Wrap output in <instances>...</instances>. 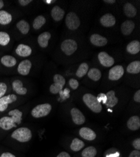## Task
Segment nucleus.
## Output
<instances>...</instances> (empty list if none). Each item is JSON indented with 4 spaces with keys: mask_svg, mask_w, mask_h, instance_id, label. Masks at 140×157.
Returning <instances> with one entry per match:
<instances>
[{
    "mask_svg": "<svg viewBox=\"0 0 140 157\" xmlns=\"http://www.w3.org/2000/svg\"><path fill=\"white\" fill-rule=\"evenodd\" d=\"M11 138L21 143H26L32 138V131L26 127L16 129L11 134Z\"/></svg>",
    "mask_w": 140,
    "mask_h": 157,
    "instance_id": "1",
    "label": "nucleus"
},
{
    "mask_svg": "<svg viewBox=\"0 0 140 157\" xmlns=\"http://www.w3.org/2000/svg\"><path fill=\"white\" fill-rule=\"evenodd\" d=\"M82 99L85 105L92 111L96 113L101 112L103 107H102L101 104L98 102L96 96L91 94L87 93L84 95Z\"/></svg>",
    "mask_w": 140,
    "mask_h": 157,
    "instance_id": "2",
    "label": "nucleus"
},
{
    "mask_svg": "<svg viewBox=\"0 0 140 157\" xmlns=\"http://www.w3.org/2000/svg\"><path fill=\"white\" fill-rule=\"evenodd\" d=\"M51 110H52V106L49 103L41 104L32 109L31 114L35 118H40L48 115Z\"/></svg>",
    "mask_w": 140,
    "mask_h": 157,
    "instance_id": "3",
    "label": "nucleus"
},
{
    "mask_svg": "<svg viewBox=\"0 0 140 157\" xmlns=\"http://www.w3.org/2000/svg\"><path fill=\"white\" fill-rule=\"evenodd\" d=\"M66 25L70 30L78 29L81 25V21L79 17L74 12H69L66 18Z\"/></svg>",
    "mask_w": 140,
    "mask_h": 157,
    "instance_id": "4",
    "label": "nucleus"
},
{
    "mask_svg": "<svg viewBox=\"0 0 140 157\" xmlns=\"http://www.w3.org/2000/svg\"><path fill=\"white\" fill-rule=\"evenodd\" d=\"M78 49V44L73 39H66L61 44V50L67 56H71Z\"/></svg>",
    "mask_w": 140,
    "mask_h": 157,
    "instance_id": "5",
    "label": "nucleus"
},
{
    "mask_svg": "<svg viewBox=\"0 0 140 157\" xmlns=\"http://www.w3.org/2000/svg\"><path fill=\"white\" fill-rule=\"evenodd\" d=\"M124 70L122 65H118L112 67L109 72V79L111 81H118L123 76Z\"/></svg>",
    "mask_w": 140,
    "mask_h": 157,
    "instance_id": "6",
    "label": "nucleus"
},
{
    "mask_svg": "<svg viewBox=\"0 0 140 157\" xmlns=\"http://www.w3.org/2000/svg\"><path fill=\"white\" fill-rule=\"evenodd\" d=\"M98 59L100 64L105 67H110L114 65V59L107 52H101L98 54Z\"/></svg>",
    "mask_w": 140,
    "mask_h": 157,
    "instance_id": "7",
    "label": "nucleus"
},
{
    "mask_svg": "<svg viewBox=\"0 0 140 157\" xmlns=\"http://www.w3.org/2000/svg\"><path fill=\"white\" fill-rule=\"evenodd\" d=\"M17 100V96L15 94H9L0 98V112L6 111L9 104L15 102Z\"/></svg>",
    "mask_w": 140,
    "mask_h": 157,
    "instance_id": "8",
    "label": "nucleus"
},
{
    "mask_svg": "<svg viewBox=\"0 0 140 157\" xmlns=\"http://www.w3.org/2000/svg\"><path fill=\"white\" fill-rule=\"evenodd\" d=\"M73 122L78 125L83 124L85 121V117L83 113L78 108H73L70 111Z\"/></svg>",
    "mask_w": 140,
    "mask_h": 157,
    "instance_id": "9",
    "label": "nucleus"
},
{
    "mask_svg": "<svg viewBox=\"0 0 140 157\" xmlns=\"http://www.w3.org/2000/svg\"><path fill=\"white\" fill-rule=\"evenodd\" d=\"M32 66V62L28 59H25L20 62L17 71L18 72L23 76L28 75L30 74Z\"/></svg>",
    "mask_w": 140,
    "mask_h": 157,
    "instance_id": "10",
    "label": "nucleus"
},
{
    "mask_svg": "<svg viewBox=\"0 0 140 157\" xmlns=\"http://www.w3.org/2000/svg\"><path fill=\"white\" fill-rule=\"evenodd\" d=\"M14 120L11 116H4L0 118V128L5 131H8L17 127Z\"/></svg>",
    "mask_w": 140,
    "mask_h": 157,
    "instance_id": "11",
    "label": "nucleus"
},
{
    "mask_svg": "<svg viewBox=\"0 0 140 157\" xmlns=\"http://www.w3.org/2000/svg\"><path fill=\"white\" fill-rule=\"evenodd\" d=\"M91 44L96 47H104L108 44V39L99 34H93L90 37Z\"/></svg>",
    "mask_w": 140,
    "mask_h": 157,
    "instance_id": "12",
    "label": "nucleus"
},
{
    "mask_svg": "<svg viewBox=\"0 0 140 157\" xmlns=\"http://www.w3.org/2000/svg\"><path fill=\"white\" fill-rule=\"evenodd\" d=\"M15 52L20 57H27L31 56L32 53V49L30 46L27 45L21 44L17 46L15 50Z\"/></svg>",
    "mask_w": 140,
    "mask_h": 157,
    "instance_id": "13",
    "label": "nucleus"
},
{
    "mask_svg": "<svg viewBox=\"0 0 140 157\" xmlns=\"http://www.w3.org/2000/svg\"><path fill=\"white\" fill-rule=\"evenodd\" d=\"M79 135L82 138L88 141H93L96 138V134L94 131L91 128L86 127L81 128L79 130Z\"/></svg>",
    "mask_w": 140,
    "mask_h": 157,
    "instance_id": "14",
    "label": "nucleus"
},
{
    "mask_svg": "<svg viewBox=\"0 0 140 157\" xmlns=\"http://www.w3.org/2000/svg\"><path fill=\"white\" fill-rule=\"evenodd\" d=\"M116 18L112 14L106 13L100 19V24L104 27H111L116 23Z\"/></svg>",
    "mask_w": 140,
    "mask_h": 157,
    "instance_id": "15",
    "label": "nucleus"
},
{
    "mask_svg": "<svg viewBox=\"0 0 140 157\" xmlns=\"http://www.w3.org/2000/svg\"><path fill=\"white\" fill-rule=\"evenodd\" d=\"M135 28V24L131 20H126L124 21L121 26V33L126 36L130 35Z\"/></svg>",
    "mask_w": 140,
    "mask_h": 157,
    "instance_id": "16",
    "label": "nucleus"
},
{
    "mask_svg": "<svg viewBox=\"0 0 140 157\" xmlns=\"http://www.w3.org/2000/svg\"><path fill=\"white\" fill-rule=\"evenodd\" d=\"M12 88L18 95L23 96L27 93V89L23 86V82L19 79H16L12 82Z\"/></svg>",
    "mask_w": 140,
    "mask_h": 157,
    "instance_id": "17",
    "label": "nucleus"
},
{
    "mask_svg": "<svg viewBox=\"0 0 140 157\" xmlns=\"http://www.w3.org/2000/svg\"><path fill=\"white\" fill-rule=\"evenodd\" d=\"M65 11L59 6H54L51 10V16L55 21H61L64 17Z\"/></svg>",
    "mask_w": 140,
    "mask_h": 157,
    "instance_id": "18",
    "label": "nucleus"
},
{
    "mask_svg": "<svg viewBox=\"0 0 140 157\" xmlns=\"http://www.w3.org/2000/svg\"><path fill=\"white\" fill-rule=\"evenodd\" d=\"M107 98V101L106 105L108 108H113L115 106L118 102V98L115 96V92L114 90H110L106 94Z\"/></svg>",
    "mask_w": 140,
    "mask_h": 157,
    "instance_id": "19",
    "label": "nucleus"
},
{
    "mask_svg": "<svg viewBox=\"0 0 140 157\" xmlns=\"http://www.w3.org/2000/svg\"><path fill=\"white\" fill-rule=\"evenodd\" d=\"M0 62L6 67H13L17 63V60L13 56L6 55L1 58Z\"/></svg>",
    "mask_w": 140,
    "mask_h": 157,
    "instance_id": "20",
    "label": "nucleus"
},
{
    "mask_svg": "<svg viewBox=\"0 0 140 157\" xmlns=\"http://www.w3.org/2000/svg\"><path fill=\"white\" fill-rule=\"evenodd\" d=\"M51 38V34L48 32H45L38 36L37 42L40 47L42 48H46L48 45V41Z\"/></svg>",
    "mask_w": 140,
    "mask_h": 157,
    "instance_id": "21",
    "label": "nucleus"
},
{
    "mask_svg": "<svg viewBox=\"0 0 140 157\" xmlns=\"http://www.w3.org/2000/svg\"><path fill=\"white\" fill-rule=\"evenodd\" d=\"M127 126L131 131H136L140 128V118L138 116H131L127 122Z\"/></svg>",
    "mask_w": 140,
    "mask_h": 157,
    "instance_id": "22",
    "label": "nucleus"
},
{
    "mask_svg": "<svg viewBox=\"0 0 140 157\" xmlns=\"http://www.w3.org/2000/svg\"><path fill=\"white\" fill-rule=\"evenodd\" d=\"M123 10L125 15L129 18L134 17L137 13V10L136 7L130 3H126L124 5Z\"/></svg>",
    "mask_w": 140,
    "mask_h": 157,
    "instance_id": "23",
    "label": "nucleus"
},
{
    "mask_svg": "<svg viewBox=\"0 0 140 157\" xmlns=\"http://www.w3.org/2000/svg\"><path fill=\"white\" fill-rule=\"evenodd\" d=\"M126 50L133 55L138 54L140 50V42L138 40L131 41L127 45Z\"/></svg>",
    "mask_w": 140,
    "mask_h": 157,
    "instance_id": "24",
    "label": "nucleus"
},
{
    "mask_svg": "<svg viewBox=\"0 0 140 157\" xmlns=\"http://www.w3.org/2000/svg\"><path fill=\"white\" fill-rule=\"evenodd\" d=\"M17 28L23 35L28 34L30 29L29 23L25 20H21L17 23Z\"/></svg>",
    "mask_w": 140,
    "mask_h": 157,
    "instance_id": "25",
    "label": "nucleus"
},
{
    "mask_svg": "<svg viewBox=\"0 0 140 157\" xmlns=\"http://www.w3.org/2000/svg\"><path fill=\"white\" fill-rule=\"evenodd\" d=\"M12 21V15L9 12L5 10H0V24L7 25Z\"/></svg>",
    "mask_w": 140,
    "mask_h": 157,
    "instance_id": "26",
    "label": "nucleus"
},
{
    "mask_svg": "<svg viewBox=\"0 0 140 157\" xmlns=\"http://www.w3.org/2000/svg\"><path fill=\"white\" fill-rule=\"evenodd\" d=\"M127 72L129 74H136L140 72V62L136 60L131 62L127 67Z\"/></svg>",
    "mask_w": 140,
    "mask_h": 157,
    "instance_id": "27",
    "label": "nucleus"
},
{
    "mask_svg": "<svg viewBox=\"0 0 140 157\" xmlns=\"http://www.w3.org/2000/svg\"><path fill=\"white\" fill-rule=\"evenodd\" d=\"M8 115L9 116H11L12 118L14 120L17 125H18L21 123L23 113L20 110L17 109H13L8 113Z\"/></svg>",
    "mask_w": 140,
    "mask_h": 157,
    "instance_id": "28",
    "label": "nucleus"
},
{
    "mask_svg": "<svg viewBox=\"0 0 140 157\" xmlns=\"http://www.w3.org/2000/svg\"><path fill=\"white\" fill-rule=\"evenodd\" d=\"M87 75L89 78L94 81H98L100 79L102 73L97 68H92L87 72Z\"/></svg>",
    "mask_w": 140,
    "mask_h": 157,
    "instance_id": "29",
    "label": "nucleus"
},
{
    "mask_svg": "<svg viewBox=\"0 0 140 157\" xmlns=\"http://www.w3.org/2000/svg\"><path fill=\"white\" fill-rule=\"evenodd\" d=\"M46 23V18L43 15L36 17L33 22V27L35 30H39Z\"/></svg>",
    "mask_w": 140,
    "mask_h": 157,
    "instance_id": "30",
    "label": "nucleus"
},
{
    "mask_svg": "<svg viewBox=\"0 0 140 157\" xmlns=\"http://www.w3.org/2000/svg\"><path fill=\"white\" fill-rule=\"evenodd\" d=\"M84 143L82 140L76 138L72 140L70 145V148L74 151H79L84 147Z\"/></svg>",
    "mask_w": 140,
    "mask_h": 157,
    "instance_id": "31",
    "label": "nucleus"
},
{
    "mask_svg": "<svg viewBox=\"0 0 140 157\" xmlns=\"http://www.w3.org/2000/svg\"><path fill=\"white\" fill-rule=\"evenodd\" d=\"M89 71V65L87 63L84 62L80 65L78 69L76 71V76L79 78L83 77L86 75Z\"/></svg>",
    "mask_w": 140,
    "mask_h": 157,
    "instance_id": "32",
    "label": "nucleus"
},
{
    "mask_svg": "<svg viewBox=\"0 0 140 157\" xmlns=\"http://www.w3.org/2000/svg\"><path fill=\"white\" fill-rule=\"evenodd\" d=\"M97 155V150L94 147H89L85 148L82 152V157H95Z\"/></svg>",
    "mask_w": 140,
    "mask_h": 157,
    "instance_id": "33",
    "label": "nucleus"
},
{
    "mask_svg": "<svg viewBox=\"0 0 140 157\" xmlns=\"http://www.w3.org/2000/svg\"><path fill=\"white\" fill-rule=\"evenodd\" d=\"M10 42V36L5 32H0V45L5 47Z\"/></svg>",
    "mask_w": 140,
    "mask_h": 157,
    "instance_id": "34",
    "label": "nucleus"
},
{
    "mask_svg": "<svg viewBox=\"0 0 140 157\" xmlns=\"http://www.w3.org/2000/svg\"><path fill=\"white\" fill-rule=\"evenodd\" d=\"M63 86H61L60 84L54 82L50 87V92L52 94H56L60 92Z\"/></svg>",
    "mask_w": 140,
    "mask_h": 157,
    "instance_id": "35",
    "label": "nucleus"
},
{
    "mask_svg": "<svg viewBox=\"0 0 140 157\" xmlns=\"http://www.w3.org/2000/svg\"><path fill=\"white\" fill-rule=\"evenodd\" d=\"M54 82L55 83H57V84H60L63 87L64 86V85L66 84V82L65 78L63 77L62 75H60V74L54 75Z\"/></svg>",
    "mask_w": 140,
    "mask_h": 157,
    "instance_id": "36",
    "label": "nucleus"
},
{
    "mask_svg": "<svg viewBox=\"0 0 140 157\" xmlns=\"http://www.w3.org/2000/svg\"><path fill=\"white\" fill-rule=\"evenodd\" d=\"M106 153H108L106 157H121V155L119 154V153L114 148L109 150Z\"/></svg>",
    "mask_w": 140,
    "mask_h": 157,
    "instance_id": "37",
    "label": "nucleus"
},
{
    "mask_svg": "<svg viewBox=\"0 0 140 157\" xmlns=\"http://www.w3.org/2000/svg\"><path fill=\"white\" fill-rule=\"evenodd\" d=\"M7 91V85L6 83L0 82V98L3 97Z\"/></svg>",
    "mask_w": 140,
    "mask_h": 157,
    "instance_id": "38",
    "label": "nucleus"
},
{
    "mask_svg": "<svg viewBox=\"0 0 140 157\" xmlns=\"http://www.w3.org/2000/svg\"><path fill=\"white\" fill-rule=\"evenodd\" d=\"M69 84L70 87L74 90H76L79 87V82L75 78H70L69 81Z\"/></svg>",
    "mask_w": 140,
    "mask_h": 157,
    "instance_id": "39",
    "label": "nucleus"
},
{
    "mask_svg": "<svg viewBox=\"0 0 140 157\" xmlns=\"http://www.w3.org/2000/svg\"><path fill=\"white\" fill-rule=\"evenodd\" d=\"M96 98H97V101L99 103L103 102V104H106V101H107V98H106V96L105 94L100 93Z\"/></svg>",
    "mask_w": 140,
    "mask_h": 157,
    "instance_id": "40",
    "label": "nucleus"
},
{
    "mask_svg": "<svg viewBox=\"0 0 140 157\" xmlns=\"http://www.w3.org/2000/svg\"><path fill=\"white\" fill-rule=\"evenodd\" d=\"M133 146L136 150H140V138L135 139L133 141Z\"/></svg>",
    "mask_w": 140,
    "mask_h": 157,
    "instance_id": "41",
    "label": "nucleus"
},
{
    "mask_svg": "<svg viewBox=\"0 0 140 157\" xmlns=\"http://www.w3.org/2000/svg\"><path fill=\"white\" fill-rule=\"evenodd\" d=\"M18 2L21 6H26L28 5L30 3H31V2H32V0H19Z\"/></svg>",
    "mask_w": 140,
    "mask_h": 157,
    "instance_id": "42",
    "label": "nucleus"
},
{
    "mask_svg": "<svg viewBox=\"0 0 140 157\" xmlns=\"http://www.w3.org/2000/svg\"><path fill=\"white\" fill-rule=\"evenodd\" d=\"M128 157H140V151L136 150L132 151Z\"/></svg>",
    "mask_w": 140,
    "mask_h": 157,
    "instance_id": "43",
    "label": "nucleus"
},
{
    "mask_svg": "<svg viewBox=\"0 0 140 157\" xmlns=\"http://www.w3.org/2000/svg\"><path fill=\"white\" fill-rule=\"evenodd\" d=\"M134 100L136 102H140V90H138L135 93L134 96Z\"/></svg>",
    "mask_w": 140,
    "mask_h": 157,
    "instance_id": "44",
    "label": "nucleus"
},
{
    "mask_svg": "<svg viewBox=\"0 0 140 157\" xmlns=\"http://www.w3.org/2000/svg\"><path fill=\"white\" fill-rule=\"evenodd\" d=\"M0 157H16L13 154H12L9 152H5L2 153Z\"/></svg>",
    "mask_w": 140,
    "mask_h": 157,
    "instance_id": "45",
    "label": "nucleus"
},
{
    "mask_svg": "<svg viewBox=\"0 0 140 157\" xmlns=\"http://www.w3.org/2000/svg\"><path fill=\"white\" fill-rule=\"evenodd\" d=\"M57 157H70V156L68 153H67L66 151H62V152L60 153L57 155Z\"/></svg>",
    "mask_w": 140,
    "mask_h": 157,
    "instance_id": "46",
    "label": "nucleus"
},
{
    "mask_svg": "<svg viewBox=\"0 0 140 157\" xmlns=\"http://www.w3.org/2000/svg\"><path fill=\"white\" fill-rule=\"evenodd\" d=\"M103 2L108 4H113L116 2L115 0H104Z\"/></svg>",
    "mask_w": 140,
    "mask_h": 157,
    "instance_id": "47",
    "label": "nucleus"
},
{
    "mask_svg": "<svg viewBox=\"0 0 140 157\" xmlns=\"http://www.w3.org/2000/svg\"><path fill=\"white\" fill-rule=\"evenodd\" d=\"M4 5H5V4H4L3 1H2V0H0V10H1L3 8Z\"/></svg>",
    "mask_w": 140,
    "mask_h": 157,
    "instance_id": "48",
    "label": "nucleus"
},
{
    "mask_svg": "<svg viewBox=\"0 0 140 157\" xmlns=\"http://www.w3.org/2000/svg\"><path fill=\"white\" fill-rule=\"evenodd\" d=\"M56 1H55V0H54V1H49V0H47V1H44L45 3H55Z\"/></svg>",
    "mask_w": 140,
    "mask_h": 157,
    "instance_id": "49",
    "label": "nucleus"
}]
</instances>
